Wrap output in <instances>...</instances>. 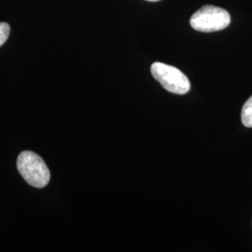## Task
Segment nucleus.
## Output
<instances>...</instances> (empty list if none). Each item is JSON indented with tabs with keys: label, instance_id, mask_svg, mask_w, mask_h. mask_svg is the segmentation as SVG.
Masks as SVG:
<instances>
[{
	"label": "nucleus",
	"instance_id": "nucleus-1",
	"mask_svg": "<svg viewBox=\"0 0 252 252\" xmlns=\"http://www.w3.org/2000/svg\"><path fill=\"white\" fill-rule=\"evenodd\" d=\"M17 168L27 183L35 188L45 187L51 179V173L43 159L30 151L20 153Z\"/></svg>",
	"mask_w": 252,
	"mask_h": 252
},
{
	"label": "nucleus",
	"instance_id": "nucleus-2",
	"mask_svg": "<svg viewBox=\"0 0 252 252\" xmlns=\"http://www.w3.org/2000/svg\"><path fill=\"white\" fill-rule=\"evenodd\" d=\"M231 23L229 12L222 8L206 5L192 14L189 25L194 30L204 33L220 31Z\"/></svg>",
	"mask_w": 252,
	"mask_h": 252
},
{
	"label": "nucleus",
	"instance_id": "nucleus-3",
	"mask_svg": "<svg viewBox=\"0 0 252 252\" xmlns=\"http://www.w3.org/2000/svg\"><path fill=\"white\" fill-rule=\"evenodd\" d=\"M151 71L154 79L172 94H185L190 89L188 77L175 66L156 62L153 63Z\"/></svg>",
	"mask_w": 252,
	"mask_h": 252
},
{
	"label": "nucleus",
	"instance_id": "nucleus-4",
	"mask_svg": "<svg viewBox=\"0 0 252 252\" xmlns=\"http://www.w3.org/2000/svg\"><path fill=\"white\" fill-rule=\"evenodd\" d=\"M241 120L244 126L248 128L252 127V95L247 100L244 104L242 112H241Z\"/></svg>",
	"mask_w": 252,
	"mask_h": 252
},
{
	"label": "nucleus",
	"instance_id": "nucleus-5",
	"mask_svg": "<svg viewBox=\"0 0 252 252\" xmlns=\"http://www.w3.org/2000/svg\"><path fill=\"white\" fill-rule=\"evenodd\" d=\"M10 27L7 23H0V47L3 45L9 36Z\"/></svg>",
	"mask_w": 252,
	"mask_h": 252
},
{
	"label": "nucleus",
	"instance_id": "nucleus-6",
	"mask_svg": "<svg viewBox=\"0 0 252 252\" xmlns=\"http://www.w3.org/2000/svg\"><path fill=\"white\" fill-rule=\"evenodd\" d=\"M146 1H151V2H157V1H161V0H146Z\"/></svg>",
	"mask_w": 252,
	"mask_h": 252
}]
</instances>
